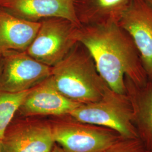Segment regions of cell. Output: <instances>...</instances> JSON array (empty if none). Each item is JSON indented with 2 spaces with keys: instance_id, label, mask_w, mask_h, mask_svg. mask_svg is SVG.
I'll return each mask as SVG.
<instances>
[{
  "instance_id": "18",
  "label": "cell",
  "mask_w": 152,
  "mask_h": 152,
  "mask_svg": "<svg viewBox=\"0 0 152 152\" xmlns=\"http://www.w3.org/2000/svg\"><path fill=\"white\" fill-rule=\"evenodd\" d=\"M2 55L0 54V75L2 71Z\"/></svg>"
},
{
  "instance_id": "2",
  "label": "cell",
  "mask_w": 152,
  "mask_h": 152,
  "mask_svg": "<svg viewBox=\"0 0 152 152\" xmlns=\"http://www.w3.org/2000/svg\"><path fill=\"white\" fill-rule=\"evenodd\" d=\"M50 77L61 94L80 104L98 102L110 89L99 75L91 55L79 42L51 68Z\"/></svg>"
},
{
  "instance_id": "14",
  "label": "cell",
  "mask_w": 152,
  "mask_h": 152,
  "mask_svg": "<svg viewBox=\"0 0 152 152\" xmlns=\"http://www.w3.org/2000/svg\"><path fill=\"white\" fill-rule=\"evenodd\" d=\"M29 91L16 93L0 91V140Z\"/></svg>"
},
{
  "instance_id": "6",
  "label": "cell",
  "mask_w": 152,
  "mask_h": 152,
  "mask_svg": "<svg viewBox=\"0 0 152 152\" xmlns=\"http://www.w3.org/2000/svg\"><path fill=\"white\" fill-rule=\"evenodd\" d=\"M2 152H49L55 142L49 120L14 118L1 140Z\"/></svg>"
},
{
  "instance_id": "19",
  "label": "cell",
  "mask_w": 152,
  "mask_h": 152,
  "mask_svg": "<svg viewBox=\"0 0 152 152\" xmlns=\"http://www.w3.org/2000/svg\"><path fill=\"white\" fill-rule=\"evenodd\" d=\"M0 152H2V142L0 140Z\"/></svg>"
},
{
  "instance_id": "20",
  "label": "cell",
  "mask_w": 152,
  "mask_h": 152,
  "mask_svg": "<svg viewBox=\"0 0 152 152\" xmlns=\"http://www.w3.org/2000/svg\"><path fill=\"white\" fill-rule=\"evenodd\" d=\"M152 152V151H150V152Z\"/></svg>"
},
{
  "instance_id": "11",
  "label": "cell",
  "mask_w": 152,
  "mask_h": 152,
  "mask_svg": "<svg viewBox=\"0 0 152 152\" xmlns=\"http://www.w3.org/2000/svg\"><path fill=\"white\" fill-rule=\"evenodd\" d=\"M125 84L139 139L148 152L152 151V83L139 85L125 77Z\"/></svg>"
},
{
  "instance_id": "4",
  "label": "cell",
  "mask_w": 152,
  "mask_h": 152,
  "mask_svg": "<svg viewBox=\"0 0 152 152\" xmlns=\"http://www.w3.org/2000/svg\"><path fill=\"white\" fill-rule=\"evenodd\" d=\"M69 115L80 122L112 129L124 138L139 139L127 95L114 92L110 88L100 100L81 104Z\"/></svg>"
},
{
  "instance_id": "15",
  "label": "cell",
  "mask_w": 152,
  "mask_h": 152,
  "mask_svg": "<svg viewBox=\"0 0 152 152\" xmlns=\"http://www.w3.org/2000/svg\"><path fill=\"white\" fill-rule=\"evenodd\" d=\"M101 152H148L139 139L123 138Z\"/></svg>"
},
{
  "instance_id": "3",
  "label": "cell",
  "mask_w": 152,
  "mask_h": 152,
  "mask_svg": "<svg viewBox=\"0 0 152 152\" xmlns=\"http://www.w3.org/2000/svg\"><path fill=\"white\" fill-rule=\"evenodd\" d=\"M49 120L55 143L65 152H101L124 138L112 129L80 122L69 114Z\"/></svg>"
},
{
  "instance_id": "10",
  "label": "cell",
  "mask_w": 152,
  "mask_h": 152,
  "mask_svg": "<svg viewBox=\"0 0 152 152\" xmlns=\"http://www.w3.org/2000/svg\"><path fill=\"white\" fill-rule=\"evenodd\" d=\"M0 8L15 16L31 22L61 18L81 26L73 0H0Z\"/></svg>"
},
{
  "instance_id": "9",
  "label": "cell",
  "mask_w": 152,
  "mask_h": 152,
  "mask_svg": "<svg viewBox=\"0 0 152 152\" xmlns=\"http://www.w3.org/2000/svg\"><path fill=\"white\" fill-rule=\"evenodd\" d=\"M80 105L61 94L50 76L29 90L16 114L19 117H60L70 114Z\"/></svg>"
},
{
  "instance_id": "1",
  "label": "cell",
  "mask_w": 152,
  "mask_h": 152,
  "mask_svg": "<svg viewBox=\"0 0 152 152\" xmlns=\"http://www.w3.org/2000/svg\"><path fill=\"white\" fill-rule=\"evenodd\" d=\"M77 39L88 51L112 91L126 94L125 77L139 85L148 81L135 44L118 23L81 25Z\"/></svg>"
},
{
  "instance_id": "8",
  "label": "cell",
  "mask_w": 152,
  "mask_h": 152,
  "mask_svg": "<svg viewBox=\"0 0 152 152\" xmlns=\"http://www.w3.org/2000/svg\"><path fill=\"white\" fill-rule=\"evenodd\" d=\"M118 24L132 38L152 83V8L143 0H131Z\"/></svg>"
},
{
  "instance_id": "17",
  "label": "cell",
  "mask_w": 152,
  "mask_h": 152,
  "mask_svg": "<svg viewBox=\"0 0 152 152\" xmlns=\"http://www.w3.org/2000/svg\"><path fill=\"white\" fill-rule=\"evenodd\" d=\"M143 1L152 9V0H143Z\"/></svg>"
},
{
  "instance_id": "12",
  "label": "cell",
  "mask_w": 152,
  "mask_h": 152,
  "mask_svg": "<svg viewBox=\"0 0 152 152\" xmlns=\"http://www.w3.org/2000/svg\"><path fill=\"white\" fill-rule=\"evenodd\" d=\"M40 26L41 22L23 19L0 8V54L26 51Z\"/></svg>"
},
{
  "instance_id": "13",
  "label": "cell",
  "mask_w": 152,
  "mask_h": 152,
  "mask_svg": "<svg viewBox=\"0 0 152 152\" xmlns=\"http://www.w3.org/2000/svg\"><path fill=\"white\" fill-rule=\"evenodd\" d=\"M131 0H73L81 25L118 23Z\"/></svg>"
},
{
  "instance_id": "5",
  "label": "cell",
  "mask_w": 152,
  "mask_h": 152,
  "mask_svg": "<svg viewBox=\"0 0 152 152\" xmlns=\"http://www.w3.org/2000/svg\"><path fill=\"white\" fill-rule=\"evenodd\" d=\"M80 26L61 18L41 21V26L26 53L38 61L53 67L62 60L78 41Z\"/></svg>"
},
{
  "instance_id": "7",
  "label": "cell",
  "mask_w": 152,
  "mask_h": 152,
  "mask_svg": "<svg viewBox=\"0 0 152 152\" xmlns=\"http://www.w3.org/2000/svg\"><path fill=\"white\" fill-rule=\"evenodd\" d=\"M2 56L0 91H26L51 76L52 67L36 60L26 51L6 53Z\"/></svg>"
},
{
  "instance_id": "16",
  "label": "cell",
  "mask_w": 152,
  "mask_h": 152,
  "mask_svg": "<svg viewBox=\"0 0 152 152\" xmlns=\"http://www.w3.org/2000/svg\"><path fill=\"white\" fill-rule=\"evenodd\" d=\"M49 152H65L61 147L57 144L56 143L55 144L53 148V149Z\"/></svg>"
}]
</instances>
